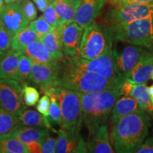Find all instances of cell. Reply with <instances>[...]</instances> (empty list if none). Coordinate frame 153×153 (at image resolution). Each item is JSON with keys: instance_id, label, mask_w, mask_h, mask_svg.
<instances>
[{"instance_id": "6da1fadb", "label": "cell", "mask_w": 153, "mask_h": 153, "mask_svg": "<svg viewBox=\"0 0 153 153\" xmlns=\"http://www.w3.org/2000/svg\"><path fill=\"white\" fill-rule=\"evenodd\" d=\"M150 126V116L143 110L126 115L112 123L115 152H136L146 138Z\"/></svg>"}, {"instance_id": "7a4b0ae2", "label": "cell", "mask_w": 153, "mask_h": 153, "mask_svg": "<svg viewBox=\"0 0 153 153\" xmlns=\"http://www.w3.org/2000/svg\"><path fill=\"white\" fill-rule=\"evenodd\" d=\"M122 82L81 70L65 59L61 62L55 87H62L80 93H89L120 87Z\"/></svg>"}, {"instance_id": "3957f363", "label": "cell", "mask_w": 153, "mask_h": 153, "mask_svg": "<svg viewBox=\"0 0 153 153\" xmlns=\"http://www.w3.org/2000/svg\"><path fill=\"white\" fill-rule=\"evenodd\" d=\"M79 94L83 123L91 135L101 126L108 123L115 103L122 95L120 87Z\"/></svg>"}, {"instance_id": "277c9868", "label": "cell", "mask_w": 153, "mask_h": 153, "mask_svg": "<svg viewBox=\"0 0 153 153\" xmlns=\"http://www.w3.org/2000/svg\"><path fill=\"white\" fill-rule=\"evenodd\" d=\"M84 29L78 57L85 60H92L113 47L114 36L104 24L93 22Z\"/></svg>"}, {"instance_id": "5b68a950", "label": "cell", "mask_w": 153, "mask_h": 153, "mask_svg": "<svg viewBox=\"0 0 153 153\" xmlns=\"http://www.w3.org/2000/svg\"><path fill=\"white\" fill-rule=\"evenodd\" d=\"M145 18L153 19V4L133 3L111 5L104 17V24L113 32L130 22Z\"/></svg>"}, {"instance_id": "8992f818", "label": "cell", "mask_w": 153, "mask_h": 153, "mask_svg": "<svg viewBox=\"0 0 153 153\" xmlns=\"http://www.w3.org/2000/svg\"><path fill=\"white\" fill-rule=\"evenodd\" d=\"M55 89L62 114L61 128L80 133L83 117L79 92L62 87H55Z\"/></svg>"}, {"instance_id": "52a82bcc", "label": "cell", "mask_w": 153, "mask_h": 153, "mask_svg": "<svg viewBox=\"0 0 153 153\" xmlns=\"http://www.w3.org/2000/svg\"><path fill=\"white\" fill-rule=\"evenodd\" d=\"M114 40L131 45L153 48V19L145 18L130 22L111 32Z\"/></svg>"}, {"instance_id": "ba28073f", "label": "cell", "mask_w": 153, "mask_h": 153, "mask_svg": "<svg viewBox=\"0 0 153 153\" xmlns=\"http://www.w3.org/2000/svg\"><path fill=\"white\" fill-rule=\"evenodd\" d=\"M65 59L76 68L81 70L94 72L108 79L120 80L116 73L113 47L107 49L103 54L92 60H85L77 55L73 57H65Z\"/></svg>"}, {"instance_id": "9c48e42d", "label": "cell", "mask_w": 153, "mask_h": 153, "mask_svg": "<svg viewBox=\"0 0 153 153\" xmlns=\"http://www.w3.org/2000/svg\"><path fill=\"white\" fill-rule=\"evenodd\" d=\"M23 89L13 79H0V107L17 115L24 108Z\"/></svg>"}, {"instance_id": "30bf717a", "label": "cell", "mask_w": 153, "mask_h": 153, "mask_svg": "<svg viewBox=\"0 0 153 153\" xmlns=\"http://www.w3.org/2000/svg\"><path fill=\"white\" fill-rule=\"evenodd\" d=\"M148 51L139 45H131L126 46L120 53L114 50V61L116 73L120 80L124 81L131 74L140 59Z\"/></svg>"}, {"instance_id": "8fae6325", "label": "cell", "mask_w": 153, "mask_h": 153, "mask_svg": "<svg viewBox=\"0 0 153 153\" xmlns=\"http://www.w3.org/2000/svg\"><path fill=\"white\" fill-rule=\"evenodd\" d=\"M61 62L44 63L33 60L30 83L39 87L41 91L48 88L55 87L60 72Z\"/></svg>"}, {"instance_id": "7c38bea8", "label": "cell", "mask_w": 153, "mask_h": 153, "mask_svg": "<svg viewBox=\"0 0 153 153\" xmlns=\"http://www.w3.org/2000/svg\"><path fill=\"white\" fill-rule=\"evenodd\" d=\"M0 24L11 36L27 27L29 22L24 16L20 1L6 4L0 11Z\"/></svg>"}, {"instance_id": "4fadbf2b", "label": "cell", "mask_w": 153, "mask_h": 153, "mask_svg": "<svg viewBox=\"0 0 153 153\" xmlns=\"http://www.w3.org/2000/svg\"><path fill=\"white\" fill-rule=\"evenodd\" d=\"M83 31L84 28L74 22L62 25V43L65 57L77 55Z\"/></svg>"}, {"instance_id": "5bb4252c", "label": "cell", "mask_w": 153, "mask_h": 153, "mask_svg": "<svg viewBox=\"0 0 153 153\" xmlns=\"http://www.w3.org/2000/svg\"><path fill=\"white\" fill-rule=\"evenodd\" d=\"M57 134V153L88 152L87 143L82 138L80 133H73L60 128Z\"/></svg>"}, {"instance_id": "9a60e30c", "label": "cell", "mask_w": 153, "mask_h": 153, "mask_svg": "<svg viewBox=\"0 0 153 153\" xmlns=\"http://www.w3.org/2000/svg\"><path fill=\"white\" fill-rule=\"evenodd\" d=\"M108 1V0H81V3L76 11L74 22L82 28H86L95 22Z\"/></svg>"}, {"instance_id": "2e32d148", "label": "cell", "mask_w": 153, "mask_h": 153, "mask_svg": "<svg viewBox=\"0 0 153 153\" xmlns=\"http://www.w3.org/2000/svg\"><path fill=\"white\" fill-rule=\"evenodd\" d=\"M88 152L112 153L114 152L110 143L108 125L101 126L89 135L87 142Z\"/></svg>"}, {"instance_id": "e0dca14e", "label": "cell", "mask_w": 153, "mask_h": 153, "mask_svg": "<svg viewBox=\"0 0 153 153\" xmlns=\"http://www.w3.org/2000/svg\"><path fill=\"white\" fill-rule=\"evenodd\" d=\"M153 71V52L148 51L143 55L125 80L133 84L146 83L151 78Z\"/></svg>"}, {"instance_id": "ac0fdd59", "label": "cell", "mask_w": 153, "mask_h": 153, "mask_svg": "<svg viewBox=\"0 0 153 153\" xmlns=\"http://www.w3.org/2000/svg\"><path fill=\"white\" fill-rule=\"evenodd\" d=\"M62 25H59L39 39L47 48L53 58L59 62H62L65 59L62 48Z\"/></svg>"}, {"instance_id": "d6986e66", "label": "cell", "mask_w": 153, "mask_h": 153, "mask_svg": "<svg viewBox=\"0 0 153 153\" xmlns=\"http://www.w3.org/2000/svg\"><path fill=\"white\" fill-rule=\"evenodd\" d=\"M22 53L9 50L0 60V79L19 81V57Z\"/></svg>"}, {"instance_id": "ffe728a7", "label": "cell", "mask_w": 153, "mask_h": 153, "mask_svg": "<svg viewBox=\"0 0 153 153\" xmlns=\"http://www.w3.org/2000/svg\"><path fill=\"white\" fill-rule=\"evenodd\" d=\"M81 0H55L53 4L58 14L61 25L74 22Z\"/></svg>"}, {"instance_id": "44dd1931", "label": "cell", "mask_w": 153, "mask_h": 153, "mask_svg": "<svg viewBox=\"0 0 153 153\" xmlns=\"http://www.w3.org/2000/svg\"><path fill=\"white\" fill-rule=\"evenodd\" d=\"M22 125L35 128H46L48 129H53L48 118L44 116L41 113L33 109H29L25 106L17 114ZM54 131V130H53Z\"/></svg>"}, {"instance_id": "7402d4cb", "label": "cell", "mask_w": 153, "mask_h": 153, "mask_svg": "<svg viewBox=\"0 0 153 153\" xmlns=\"http://www.w3.org/2000/svg\"><path fill=\"white\" fill-rule=\"evenodd\" d=\"M11 136L16 137L25 145L33 141L43 140L49 135L48 129L46 128L20 127L9 133Z\"/></svg>"}, {"instance_id": "603a6c76", "label": "cell", "mask_w": 153, "mask_h": 153, "mask_svg": "<svg viewBox=\"0 0 153 153\" xmlns=\"http://www.w3.org/2000/svg\"><path fill=\"white\" fill-rule=\"evenodd\" d=\"M141 110L138 102L131 96H124L115 103L111 113L112 123H116L120 118L131 113Z\"/></svg>"}, {"instance_id": "cb8c5ba5", "label": "cell", "mask_w": 153, "mask_h": 153, "mask_svg": "<svg viewBox=\"0 0 153 153\" xmlns=\"http://www.w3.org/2000/svg\"><path fill=\"white\" fill-rule=\"evenodd\" d=\"M26 55L31 57L33 60L44 63H55L59 62L53 58L45 45L40 41H31L27 45L24 50Z\"/></svg>"}, {"instance_id": "d4e9b609", "label": "cell", "mask_w": 153, "mask_h": 153, "mask_svg": "<svg viewBox=\"0 0 153 153\" xmlns=\"http://www.w3.org/2000/svg\"><path fill=\"white\" fill-rule=\"evenodd\" d=\"M39 40L35 30L28 27L23 28L13 36L11 40V50L24 53L27 45L31 41Z\"/></svg>"}, {"instance_id": "484cf974", "label": "cell", "mask_w": 153, "mask_h": 153, "mask_svg": "<svg viewBox=\"0 0 153 153\" xmlns=\"http://www.w3.org/2000/svg\"><path fill=\"white\" fill-rule=\"evenodd\" d=\"M28 153L26 145L10 134L0 135V153Z\"/></svg>"}, {"instance_id": "4316f807", "label": "cell", "mask_w": 153, "mask_h": 153, "mask_svg": "<svg viewBox=\"0 0 153 153\" xmlns=\"http://www.w3.org/2000/svg\"><path fill=\"white\" fill-rule=\"evenodd\" d=\"M130 96L136 99L141 110L153 114V105L151 103L146 84H135L133 90Z\"/></svg>"}, {"instance_id": "83f0119b", "label": "cell", "mask_w": 153, "mask_h": 153, "mask_svg": "<svg viewBox=\"0 0 153 153\" xmlns=\"http://www.w3.org/2000/svg\"><path fill=\"white\" fill-rule=\"evenodd\" d=\"M22 126L17 115L0 107V135L10 133Z\"/></svg>"}, {"instance_id": "f1b7e54d", "label": "cell", "mask_w": 153, "mask_h": 153, "mask_svg": "<svg viewBox=\"0 0 153 153\" xmlns=\"http://www.w3.org/2000/svg\"><path fill=\"white\" fill-rule=\"evenodd\" d=\"M42 92L48 96L50 99H51V106H50L48 117L49 120L57 124V125L61 126L62 114H61L60 106L58 99H57L55 87L48 88L45 90L42 91Z\"/></svg>"}, {"instance_id": "f546056e", "label": "cell", "mask_w": 153, "mask_h": 153, "mask_svg": "<svg viewBox=\"0 0 153 153\" xmlns=\"http://www.w3.org/2000/svg\"><path fill=\"white\" fill-rule=\"evenodd\" d=\"M33 60L27 55L22 53L19 57V82L22 85L30 83L31 69Z\"/></svg>"}, {"instance_id": "4dcf8cb0", "label": "cell", "mask_w": 153, "mask_h": 153, "mask_svg": "<svg viewBox=\"0 0 153 153\" xmlns=\"http://www.w3.org/2000/svg\"><path fill=\"white\" fill-rule=\"evenodd\" d=\"M28 27L35 30L39 39L43 36H45V34L51 31L54 28L52 25L50 24L45 20L43 15L38 17V19H36L35 20L30 22V24H28Z\"/></svg>"}, {"instance_id": "1f68e13d", "label": "cell", "mask_w": 153, "mask_h": 153, "mask_svg": "<svg viewBox=\"0 0 153 153\" xmlns=\"http://www.w3.org/2000/svg\"><path fill=\"white\" fill-rule=\"evenodd\" d=\"M23 98L25 105L28 106H34L39 101L40 93L35 87L23 85Z\"/></svg>"}, {"instance_id": "d6a6232c", "label": "cell", "mask_w": 153, "mask_h": 153, "mask_svg": "<svg viewBox=\"0 0 153 153\" xmlns=\"http://www.w3.org/2000/svg\"><path fill=\"white\" fill-rule=\"evenodd\" d=\"M20 4L23 13L28 22H32L37 18L36 7L30 0H22L20 1Z\"/></svg>"}, {"instance_id": "836d02e7", "label": "cell", "mask_w": 153, "mask_h": 153, "mask_svg": "<svg viewBox=\"0 0 153 153\" xmlns=\"http://www.w3.org/2000/svg\"><path fill=\"white\" fill-rule=\"evenodd\" d=\"M43 13V16L45 19V20L50 24L52 25L53 27H56V26H59V25H61L60 18H59L58 14H57L53 4L49 5L48 7V8Z\"/></svg>"}, {"instance_id": "e575fe53", "label": "cell", "mask_w": 153, "mask_h": 153, "mask_svg": "<svg viewBox=\"0 0 153 153\" xmlns=\"http://www.w3.org/2000/svg\"><path fill=\"white\" fill-rule=\"evenodd\" d=\"M12 36L3 27L0 26V51H6L11 48Z\"/></svg>"}, {"instance_id": "d590c367", "label": "cell", "mask_w": 153, "mask_h": 153, "mask_svg": "<svg viewBox=\"0 0 153 153\" xmlns=\"http://www.w3.org/2000/svg\"><path fill=\"white\" fill-rule=\"evenodd\" d=\"M50 106H51V99L48 96L45 94L39 99L36 108L38 112L41 113L45 117L48 118Z\"/></svg>"}, {"instance_id": "8d00e7d4", "label": "cell", "mask_w": 153, "mask_h": 153, "mask_svg": "<svg viewBox=\"0 0 153 153\" xmlns=\"http://www.w3.org/2000/svg\"><path fill=\"white\" fill-rule=\"evenodd\" d=\"M57 138L54 137H51L48 135L43 140L42 144L43 152L45 153H55L56 152Z\"/></svg>"}, {"instance_id": "74e56055", "label": "cell", "mask_w": 153, "mask_h": 153, "mask_svg": "<svg viewBox=\"0 0 153 153\" xmlns=\"http://www.w3.org/2000/svg\"><path fill=\"white\" fill-rule=\"evenodd\" d=\"M137 153H153V136L146 139L141 145Z\"/></svg>"}, {"instance_id": "f35d334b", "label": "cell", "mask_w": 153, "mask_h": 153, "mask_svg": "<svg viewBox=\"0 0 153 153\" xmlns=\"http://www.w3.org/2000/svg\"><path fill=\"white\" fill-rule=\"evenodd\" d=\"M43 140L33 141L28 144H26V148H27L28 153H41L43 152V149H42V144H43Z\"/></svg>"}, {"instance_id": "ab89813d", "label": "cell", "mask_w": 153, "mask_h": 153, "mask_svg": "<svg viewBox=\"0 0 153 153\" xmlns=\"http://www.w3.org/2000/svg\"><path fill=\"white\" fill-rule=\"evenodd\" d=\"M111 5H121L128 4H153V0H110Z\"/></svg>"}, {"instance_id": "60d3db41", "label": "cell", "mask_w": 153, "mask_h": 153, "mask_svg": "<svg viewBox=\"0 0 153 153\" xmlns=\"http://www.w3.org/2000/svg\"><path fill=\"white\" fill-rule=\"evenodd\" d=\"M135 84L132 83L128 80H124L122 82L121 86H120V91H121L122 95L124 96H130L132 91L133 90Z\"/></svg>"}, {"instance_id": "b9f144b4", "label": "cell", "mask_w": 153, "mask_h": 153, "mask_svg": "<svg viewBox=\"0 0 153 153\" xmlns=\"http://www.w3.org/2000/svg\"><path fill=\"white\" fill-rule=\"evenodd\" d=\"M55 0H33L34 4L38 10L43 12L49 5L53 3Z\"/></svg>"}, {"instance_id": "7bdbcfd3", "label": "cell", "mask_w": 153, "mask_h": 153, "mask_svg": "<svg viewBox=\"0 0 153 153\" xmlns=\"http://www.w3.org/2000/svg\"><path fill=\"white\" fill-rule=\"evenodd\" d=\"M148 91L149 93V96H150L151 103L153 105V85H150V87H148Z\"/></svg>"}, {"instance_id": "ee69618b", "label": "cell", "mask_w": 153, "mask_h": 153, "mask_svg": "<svg viewBox=\"0 0 153 153\" xmlns=\"http://www.w3.org/2000/svg\"><path fill=\"white\" fill-rule=\"evenodd\" d=\"M22 0H4L5 4H9V3H12V2H16V1H20Z\"/></svg>"}, {"instance_id": "f6af8a7d", "label": "cell", "mask_w": 153, "mask_h": 153, "mask_svg": "<svg viewBox=\"0 0 153 153\" xmlns=\"http://www.w3.org/2000/svg\"><path fill=\"white\" fill-rule=\"evenodd\" d=\"M4 0H0V11H1V9H2V8L4 7Z\"/></svg>"}, {"instance_id": "bcb514c9", "label": "cell", "mask_w": 153, "mask_h": 153, "mask_svg": "<svg viewBox=\"0 0 153 153\" xmlns=\"http://www.w3.org/2000/svg\"><path fill=\"white\" fill-rule=\"evenodd\" d=\"M6 53H4V51H0V60H1V59L2 58V57L4 56Z\"/></svg>"}, {"instance_id": "7dc6e473", "label": "cell", "mask_w": 153, "mask_h": 153, "mask_svg": "<svg viewBox=\"0 0 153 153\" xmlns=\"http://www.w3.org/2000/svg\"><path fill=\"white\" fill-rule=\"evenodd\" d=\"M151 79H152L153 80V71H152V75H151V78H150Z\"/></svg>"}, {"instance_id": "c3c4849f", "label": "cell", "mask_w": 153, "mask_h": 153, "mask_svg": "<svg viewBox=\"0 0 153 153\" xmlns=\"http://www.w3.org/2000/svg\"><path fill=\"white\" fill-rule=\"evenodd\" d=\"M0 26H1V24H0Z\"/></svg>"}]
</instances>
